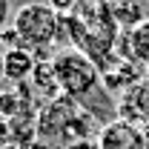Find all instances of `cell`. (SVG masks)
I'll return each mask as SVG.
<instances>
[{
  "label": "cell",
  "instance_id": "6da1fadb",
  "mask_svg": "<svg viewBox=\"0 0 149 149\" xmlns=\"http://www.w3.org/2000/svg\"><path fill=\"white\" fill-rule=\"evenodd\" d=\"M69 20V43L89 55L106 72L112 63L118 60V40H120V26L115 23L106 0H77Z\"/></svg>",
  "mask_w": 149,
  "mask_h": 149
},
{
  "label": "cell",
  "instance_id": "7a4b0ae2",
  "mask_svg": "<svg viewBox=\"0 0 149 149\" xmlns=\"http://www.w3.org/2000/svg\"><path fill=\"white\" fill-rule=\"evenodd\" d=\"M15 32L20 37V46L29 49L37 60H52L57 55L55 46L69 37V20L46 3H23L15 15Z\"/></svg>",
  "mask_w": 149,
  "mask_h": 149
},
{
  "label": "cell",
  "instance_id": "3957f363",
  "mask_svg": "<svg viewBox=\"0 0 149 149\" xmlns=\"http://www.w3.org/2000/svg\"><path fill=\"white\" fill-rule=\"evenodd\" d=\"M52 66H55V74H57L60 95H69L83 109L89 106L92 92H106L100 66L89 55H83L80 49H74V46L57 49V55L52 57Z\"/></svg>",
  "mask_w": 149,
  "mask_h": 149
},
{
  "label": "cell",
  "instance_id": "277c9868",
  "mask_svg": "<svg viewBox=\"0 0 149 149\" xmlns=\"http://www.w3.org/2000/svg\"><path fill=\"white\" fill-rule=\"evenodd\" d=\"M83 112V106L72 100L69 95H57L52 97L40 115H37V138H49V141H57V138H69V129H72L74 118Z\"/></svg>",
  "mask_w": 149,
  "mask_h": 149
},
{
  "label": "cell",
  "instance_id": "5b68a950",
  "mask_svg": "<svg viewBox=\"0 0 149 149\" xmlns=\"http://www.w3.org/2000/svg\"><path fill=\"white\" fill-rule=\"evenodd\" d=\"M100 149H149L146 143V126H138L123 118H112L97 135Z\"/></svg>",
  "mask_w": 149,
  "mask_h": 149
},
{
  "label": "cell",
  "instance_id": "8992f818",
  "mask_svg": "<svg viewBox=\"0 0 149 149\" xmlns=\"http://www.w3.org/2000/svg\"><path fill=\"white\" fill-rule=\"evenodd\" d=\"M118 118L132 120V123H143L149 129V77L138 80L126 95H120V100H118Z\"/></svg>",
  "mask_w": 149,
  "mask_h": 149
},
{
  "label": "cell",
  "instance_id": "52a82bcc",
  "mask_svg": "<svg viewBox=\"0 0 149 149\" xmlns=\"http://www.w3.org/2000/svg\"><path fill=\"white\" fill-rule=\"evenodd\" d=\"M118 57L120 60H132V63H149V17L141 20L129 32H120Z\"/></svg>",
  "mask_w": 149,
  "mask_h": 149
},
{
  "label": "cell",
  "instance_id": "ba28073f",
  "mask_svg": "<svg viewBox=\"0 0 149 149\" xmlns=\"http://www.w3.org/2000/svg\"><path fill=\"white\" fill-rule=\"evenodd\" d=\"M37 57L29 49H6L3 55V69H6V80L9 83H26L32 74H35Z\"/></svg>",
  "mask_w": 149,
  "mask_h": 149
},
{
  "label": "cell",
  "instance_id": "9c48e42d",
  "mask_svg": "<svg viewBox=\"0 0 149 149\" xmlns=\"http://www.w3.org/2000/svg\"><path fill=\"white\" fill-rule=\"evenodd\" d=\"M106 6H109L115 23H118L123 32H129V29H135L141 20H146L141 0H106Z\"/></svg>",
  "mask_w": 149,
  "mask_h": 149
},
{
  "label": "cell",
  "instance_id": "30bf717a",
  "mask_svg": "<svg viewBox=\"0 0 149 149\" xmlns=\"http://www.w3.org/2000/svg\"><path fill=\"white\" fill-rule=\"evenodd\" d=\"M32 83H35L37 89L49 92L52 97H57V95H60V86H57V74H55V66H52V60H37L35 74H32Z\"/></svg>",
  "mask_w": 149,
  "mask_h": 149
},
{
  "label": "cell",
  "instance_id": "8fae6325",
  "mask_svg": "<svg viewBox=\"0 0 149 149\" xmlns=\"http://www.w3.org/2000/svg\"><path fill=\"white\" fill-rule=\"evenodd\" d=\"M29 112V100L20 97L17 89H9V92H0V118L6 120H15L17 115Z\"/></svg>",
  "mask_w": 149,
  "mask_h": 149
},
{
  "label": "cell",
  "instance_id": "7c38bea8",
  "mask_svg": "<svg viewBox=\"0 0 149 149\" xmlns=\"http://www.w3.org/2000/svg\"><path fill=\"white\" fill-rule=\"evenodd\" d=\"M49 9H55L57 15H72V9L77 6V0H43Z\"/></svg>",
  "mask_w": 149,
  "mask_h": 149
},
{
  "label": "cell",
  "instance_id": "4fadbf2b",
  "mask_svg": "<svg viewBox=\"0 0 149 149\" xmlns=\"http://www.w3.org/2000/svg\"><path fill=\"white\" fill-rule=\"evenodd\" d=\"M9 143H12V123L6 118H0V149L9 146Z\"/></svg>",
  "mask_w": 149,
  "mask_h": 149
},
{
  "label": "cell",
  "instance_id": "5bb4252c",
  "mask_svg": "<svg viewBox=\"0 0 149 149\" xmlns=\"http://www.w3.org/2000/svg\"><path fill=\"white\" fill-rule=\"evenodd\" d=\"M9 12H12V3H9V0H0V35L6 32V20H9Z\"/></svg>",
  "mask_w": 149,
  "mask_h": 149
},
{
  "label": "cell",
  "instance_id": "9a60e30c",
  "mask_svg": "<svg viewBox=\"0 0 149 149\" xmlns=\"http://www.w3.org/2000/svg\"><path fill=\"white\" fill-rule=\"evenodd\" d=\"M3 55H6V52H0V83L6 80V69H3Z\"/></svg>",
  "mask_w": 149,
  "mask_h": 149
}]
</instances>
